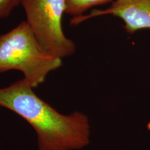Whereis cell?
Instances as JSON below:
<instances>
[{"label":"cell","mask_w":150,"mask_h":150,"mask_svg":"<svg viewBox=\"0 0 150 150\" xmlns=\"http://www.w3.org/2000/svg\"><path fill=\"white\" fill-rule=\"evenodd\" d=\"M23 79L0 88V106L33 127L38 150H78L89 145L91 125L83 112L62 114L39 97Z\"/></svg>","instance_id":"1"},{"label":"cell","mask_w":150,"mask_h":150,"mask_svg":"<svg viewBox=\"0 0 150 150\" xmlns=\"http://www.w3.org/2000/svg\"><path fill=\"white\" fill-rule=\"evenodd\" d=\"M62 66V59L46 51L26 21L0 35V73L18 70L33 88Z\"/></svg>","instance_id":"2"},{"label":"cell","mask_w":150,"mask_h":150,"mask_svg":"<svg viewBox=\"0 0 150 150\" xmlns=\"http://www.w3.org/2000/svg\"><path fill=\"white\" fill-rule=\"evenodd\" d=\"M21 4L26 22L46 51L62 59L75 53L76 45L65 36L62 28L65 0H22Z\"/></svg>","instance_id":"3"},{"label":"cell","mask_w":150,"mask_h":150,"mask_svg":"<svg viewBox=\"0 0 150 150\" xmlns=\"http://www.w3.org/2000/svg\"><path fill=\"white\" fill-rule=\"evenodd\" d=\"M106 15L120 18L130 34L141 29H150V0H114L106 9L93 10L86 16L74 17L70 23L77 25L89 18Z\"/></svg>","instance_id":"4"},{"label":"cell","mask_w":150,"mask_h":150,"mask_svg":"<svg viewBox=\"0 0 150 150\" xmlns=\"http://www.w3.org/2000/svg\"><path fill=\"white\" fill-rule=\"evenodd\" d=\"M114 0H65L66 13L74 17L83 16L88 9L112 2Z\"/></svg>","instance_id":"5"},{"label":"cell","mask_w":150,"mask_h":150,"mask_svg":"<svg viewBox=\"0 0 150 150\" xmlns=\"http://www.w3.org/2000/svg\"><path fill=\"white\" fill-rule=\"evenodd\" d=\"M22 0H0V19L8 16Z\"/></svg>","instance_id":"6"}]
</instances>
